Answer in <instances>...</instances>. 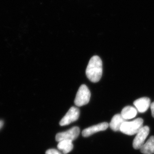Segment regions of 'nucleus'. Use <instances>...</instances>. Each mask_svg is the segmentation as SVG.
Returning a JSON list of instances; mask_svg holds the SVG:
<instances>
[{"label": "nucleus", "mask_w": 154, "mask_h": 154, "mask_svg": "<svg viewBox=\"0 0 154 154\" xmlns=\"http://www.w3.org/2000/svg\"><path fill=\"white\" fill-rule=\"evenodd\" d=\"M102 62L97 55L91 58L86 70V75L90 81L95 83L100 80L102 75Z\"/></svg>", "instance_id": "nucleus-1"}, {"label": "nucleus", "mask_w": 154, "mask_h": 154, "mask_svg": "<svg viewBox=\"0 0 154 154\" xmlns=\"http://www.w3.org/2000/svg\"><path fill=\"white\" fill-rule=\"evenodd\" d=\"M143 122V119L141 118H137L130 122L126 121L121 125L120 131L127 135H134L142 128Z\"/></svg>", "instance_id": "nucleus-2"}, {"label": "nucleus", "mask_w": 154, "mask_h": 154, "mask_svg": "<svg viewBox=\"0 0 154 154\" xmlns=\"http://www.w3.org/2000/svg\"><path fill=\"white\" fill-rule=\"evenodd\" d=\"M91 93L90 90L87 86L82 85L79 88L75 98L74 100V103L77 107H81L88 103L90 100Z\"/></svg>", "instance_id": "nucleus-3"}, {"label": "nucleus", "mask_w": 154, "mask_h": 154, "mask_svg": "<svg viewBox=\"0 0 154 154\" xmlns=\"http://www.w3.org/2000/svg\"><path fill=\"white\" fill-rule=\"evenodd\" d=\"M150 132L148 126L143 127L136 134L135 138L133 142V146L135 149H140L145 143V141L148 137Z\"/></svg>", "instance_id": "nucleus-4"}, {"label": "nucleus", "mask_w": 154, "mask_h": 154, "mask_svg": "<svg viewBox=\"0 0 154 154\" xmlns=\"http://www.w3.org/2000/svg\"><path fill=\"white\" fill-rule=\"evenodd\" d=\"M80 115V110L77 107H71L69 111L66 113L61 121L60 124L61 126L69 125L70 124L75 122L79 119Z\"/></svg>", "instance_id": "nucleus-5"}, {"label": "nucleus", "mask_w": 154, "mask_h": 154, "mask_svg": "<svg viewBox=\"0 0 154 154\" xmlns=\"http://www.w3.org/2000/svg\"><path fill=\"white\" fill-rule=\"evenodd\" d=\"M80 133V129L78 127H73L70 129L69 130L63 132L59 133L57 134L55 136V140L57 142L63 141V140H70L73 141L79 137Z\"/></svg>", "instance_id": "nucleus-6"}, {"label": "nucleus", "mask_w": 154, "mask_h": 154, "mask_svg": "<svg viewBox=\"0 0 154 154\" xmlns=\"http://www.w3.org/2000/svg\"><path fill=\"white\" fill-rule=\"evenodd\" d=\"M109 127V124L107 122H103L101 123L98 124L97 125H94L92 126L86 128L83 130L82 135L83 137H88L93 134L98 132L100 131L106 130Z\"/></svg>", "instance_id": "nucleus-7"}, {"label": "nucleus", "mask_w": 154, "mask_h": 154, "mask_svg": "<svg viewBox=\"0 0 154 154\" xmlns=\"http://www.w3.org/2000/svg\"><path fill=\"white\" fill-rule=\"evenodd\" d=\"M134 105L138 112L144 113L151 106V101L148 97L140 98L134 101Z\"/></svg>", "instance_id": "nucleus-8"}, {"label": "nucleus", "mask_w": 154, "mask_h": 154, "mask_svg": "<svg viewBox=\"0 0 154 154\" xmlns=\"http://www.w3.org/2000/svg\"><path fill=\"white\" fill-rule=\"evenodd\" d=\"M127 120L124 119L120 114H117L114 116L111 121L109 126L114 131H120V128L122 124Z\"/></svg>", "instance_id": "nucleus-9"}, {"label": "nucleus", "mask_w": 154, "mask_h": 154, "mask_svg": "<svg viewBox=\"0 0 154 154\" xmlns=\"http://www.w3.org/2000/svg\"><path fill=\"white\" fill-rule=\"evenodd\" d=\"M137 112L138 111L136 108L131 106H126L122 109L121 115L124 119L127 120L135 118L137 115Z\"/></svg>", "instance_id": "nucleus-10"}, {"label": "nucleus", "mask_w": 154, "mask_h": 154, "mask_svg": "<svg viewBox=\"0 0 154 154\" xmlns=\"http://www.w3.org/2000/svg\"><path fill=\"white\" fill-rule=\"evenodd\" d=\"M141 153L144 154H154V136L150 137L140 149Z\"/></svg>", "instance_id": "nucleus-11"}, {"label": "nucleus", "mask_w": 154, "mask_h": 154, "mask_svg": "<svg viewBox=\"0 0 154 154\" xmlns=\"http://www.w3.org/2000/svg\"><path fill=\"white\" fill-rule=\"evenodd\" d=\"M57 148L63 154H67L71 151L73 148L72 141L70 140H63L60 141L57 145Z\"/></svg>", "instance_id": "nucleus-12"}, {"label": "nucleus", "mask_w": 154, "mask_h": 154, "mask_svg": "<svg viewBox=\"0 0 154 154\" xmlns=\"http://www.w3.org/2000/svg\"><path fill=\"white\" fill-rule=\"evenodd\" d=\"M45 154H62L58 150L51 149H49L47 150Z\"/></svg>", "instance_id": "nucleus-13"}, {"label": "nucleus", "mask_w": 154, "mask_h": 154, "mask_svg": "<svg viewBox=\"0 0 154 154\" xmlns=\"http://www.w3.org/2000/svg\"><path fill=\"white\" fill-rule=\"evenodd\" d=\"M151 109L152 115L154 118V101L151 104Z\"/></svg>", "instance_id": "nucleus-14"}, {"label": "nucleus", "mask_w": 154, "mask_h": 154, "mask_svg": "<svg viewBox=\"0 0 154 154\" xmlns=\"http://www.w3.org/2000/svg\"><path fill=\"white\" fill-rule=\"evenodd\" d=\"M3 125H4V122H3V121L0 120V129L3 127Z\"/></svg>", "instance_id": "nucleus-15"}]
</instances>
